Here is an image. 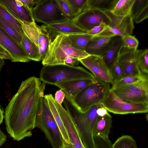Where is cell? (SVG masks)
I'll return each mask as SVG.
<instances>
[{"label":"cell","instance_id":"1","mask_svg":"<svg viewBox=\"0 0 148 148\" xmlns=\"http://www.w3.org/2000/svg\"><path fill=\"white\" fill-rule=\"evenodd\" d=\"M41 82L34 76L23 81L5 109L6 128L15 140L32 135L40 99L44 97L45 90L46 84Z\"/></svg>","mask_w":148,"mask_h":148},{"label":"cell","instance_id":"2","mask_svg":"<svg viewBox=\"0 0 148 148\" xmlns=\"http://www.w3.org/2000/svg\"><path fill=\"white\" fill-rule=\"evenodd\" d=\"M65 109L73 118L77 129L83 145L85 148H95L93 131L98 117L97 110L103 106L101 104L95 105L87 112H79L65 96Z\"/></svg>","mask_w":148,"mask_h":148},{"label":"cell","instance_id":"3","mask_svg":"<svg viewBox=\"0 0 148 148\" xmlns=\"http://www.w3.org/2000/svg\"><path fill=\"white\" fill-rule=\"evenodd\" d=\"M50 40L48 49L42 60L43 66L64 64L65 59L70 56L79 60L90 55L85 51L72 47L68 35L56 34Z\"/></svg>","mask_w":148,"mask_h":148},{"label":"cell","instance_id":"4","mask_svg":"<svg viewBox=\"0 0 148 148\" xmlns=\"http://www.w3.org/2000/svg\"><path fill=\"white\" fill-rule=\"evenodd\" d=\"M40 79L45 84H56L72 80L89 79L95 77L91 73L80 66L65 64L43 66L40 74Z\"/></svg>","mask_w":148,"mask_h":148},{"label":"cell","instance_id":"5","mask_svg":"<svg viewBox=\"0 0 148 148\" xmlns=\"http://www.w3.org/2000/svg\"><path fill=\"white\" fill-rule=\"evenodd\" d=\"M110 84L95 78L73 100L69 99L79 112L85 113L93 106L101 103L110 92Z\"/></svg>","mask_w":148,"mask_h":148},{"label":"cell","instance_id":"6","mask_svg":"<svg viewBox=\"0 0 148 148\" xmlns=\"http://www.w3.org/2000/svg\"><path fill=\"white\" fill-rule=\"evenodd\" d=\"M35 127L43 132L52 148H61L64 140L44 97L40 99Z\"/></svg>","mask_w":148,"mask_h":148},{"label":"cell","instance_id":"7","mask_svg":"<svg viewBox=\"0 0 148 148\" xmlns=\"http://www.w3.org/2000/svg\"><path fill=\"white\" fill-rule=\"evenodd\" d=\"M110 90L123 100L148 105V77L134 83L115 84Z\"/></svg>","mask_w":148,"mask_h":148},{"label":"cell","instance_id":"8","mask_svg":"<svg viewBox=\"0 0 148 148\" xmlns=\"http://www.w3.org/2000/svg\"><path fill=\"white\" fill-rule=\"evenodd\" d=\"M34 20L46 25L69 20L63 12L56 0H41L33 8Z\"/></svg>","mask_w":148,"mask_h":148},{"label":"cell","instance_id":"9","mask_svg":"<svg viewBox=\"0 0 148 148\" xmlns=\"http://www.w3.org/2000/svg\"><path fill=\"white\" fill-rule=\"evenodd\" d=\"M101 104L108 111L114 114L146 113L148 111V105L123 100L110 90L108 95Z\"/></svg>","mask_w":148,"mask_h":148},{"label":"cell","instance_id":"10","mask_svg":"<svg viewBox=\"0 0 148 148\" xmlns=\"http://www.w3.org/2000/svg\"><path fill=\"white\" fill-rule=\"evenodd\" d=\"M22 28L24 34L38 47L42 60L48 49L50 38L45 26H39L35 22L23 23Z\"/></svg>","mask_w":148,"mask_h":148},{"label":"cell","instance_id":"11","mask_svg":"<svg viewBox=\"0 0 148 148\" xmlns=\"http://www.w3.org/2000/svg\"><path fill=\"white\" fill-rule=\"evenodd\" d=\"M111 20L108 28L103 33L122 37L132 35L134 26L131 13L125 16L114 14L110 11L105 12Z\"/></svg>","mask_w":148,"mask_h":148},{"label":"cell","instance_id":"12","mask_svg":"<svg viewBox=\"0 0 148 148\" xmlns=\"http://www.w3.org/2000/svg\"><path fill=\"white\" fill-rule=\"evenodd\" d=\"M73 21L79 27L87 32L102 23L109 25L111 22L105 12L89 9L84 10L74 18Z\"/></svg>","mask_w":148,"mask_h":148},{"label":"cell","instance_id":"13","mask_svg":"<svg viewBox=\"0 0 148 148\" xmlns=\"http://www.w3.org/2000/svg\"><path fill=\"white\" fill-rule=\"evenodd\" d=\"M79 62L96 78L109 83L112 85L114 84L110 70L100 57L90 55L79 60Z\"/></svg>","mask_w":148,"mask_h":148},{"label":"cell","instance_id":"14","mask_svg":"<svg viewBox=\"0 0 148 148\" xmlns=\"http://www.w3.org/2000/svg\"><path fill=\"white\" fill-rule=\"evenodd\" d=\"M0 45L10 55L12 62H26L31 60L22 45L8 36L0 27Z\"/></svg>","mask_w":148,"mask_h":148},{"label":"cell","instance_id":"15","mask_svg":"<svg viewBox=\"0 0 148 148\" xmlns=\"http://www.w3.org/2000/svg\"><path fill=\"white\" fill-rule=\"evenodd\" d=\"M116 36L104 34L95 36L88 43L84 51L89 55L101 57L110 47Z\"/></svg>","mask_w":148,"mask_h":148},{"label":"cell","instance_id":"16","mask_svg":"<svg viewBox=\"0 0 148 148\" xmlns=\"http://www.w3.org/2000/svg\"><path fill=\"white\" fill-rule=\"evenodd\" d=\"M0 3L13 16L22 23L35 22L32 10L20 0H0Z\"/></svg>","mask_w":148,"mask_h":148},{"label":"cell","instance_id":"17","mask_svg":"<svg viewBox=\"0 0 148 148\" xmlns=\"http://www.w3.org/2000/svg\"><path fill=\"white\" fill-rule=\"evenodd\" d=\"M56 104L68 134L71 143L74 148H83V145L79 132L71 116L62 105L59 104L56 102Z\"/></svg>","mask_w":148,"mask_h":148},{"label":"cell","instance_id":"18","mask_svg":"<svg viewBox=\"0 0 148 148\" xmlns=\"http://www.w3.org/2000/svg\"><path fill=\"white\" fill-rule=\"evenodd\" d=\"M136 49L123 47L120 51L117 61L122 69L123 77L143 73L137 63L135 57Z\"/></svg>","mask_w":148,"mask_h":148},{"label":"cell","instance_id":"19","mask_svg":"<svg viewBox=\"0 0 148 148\" xmlns=\"http://www.w3.org/2000/svg\"><path fill=\"white\" fill-rule=\"evenodd\" d=\"M94 79L72 80L58 83L55 86L60 88L70 101H72L82 90L91 84Z\"/></svg>","mask_w":148,"mask_h":148},{"label":"cell","instance_id":"20","mask_svg":"<svg viewBox=\"0 0 148 148\" xmlns=\"http://www.w3.org/2000/svg\"><path fill=\"white\" fill-rule=\"evenodd\" d=\"M49 32L60 34L66 35L86 34L87 32L82 29L74 22L73 20L67 21L48 25H45Z\"/></svg>","mask_w":148,"mask_h":148},{"label":"cell","instance_id":"21","mask_svg":"<svg viewBox=\"0 0 148 148\" xmlns=\"http://www.w3.org/2000/svg\"><path fill=\"white\" fill-rule=\"evenodd\" d=\"M122 47V37L117 36L110 47L101 57L109 70L117 60Z\"/></svg>","mask_w":148,"mask_h":148},{"label":"cell","instance_id":"22","mask_svg":"<svg viewBox=\"0 0 148 148\" xmlns=\"http://www.w3.org/2000/svg\"><path fill=\"white\" fill-rule=\"evenodd\" d=\"M49 109L59 127L64 141L71 143L66 129L60 117L57 108L54 98L51 94L44 95Z\"/></svg>","mask_w":148,"mask_h":148},{"label":"cell","instance_id":"23","mask_svg":"<svg viewBox=\"0 0 148 148\" xmlns=\"http://www.w3.org/2000/svg\"><path fill=\"white\" fill-rule=\"evenodd\" d=\"M112 123V117L110 114L103 117L98 116L93 129V136L108 138Z\"/></svg>","mask_w":148,"mask_h":148},{"label":"cell","instance_id":"24","mask_svg":"<svg viewBox=\"0 0 148 148\" xmlns=\"http://www.w3.org/2000/svg\"><path fill=\"white\" fill-rule=\"evenodd\" d=\"M21 44L31 60L36 61L42 60L38 47L24 33Z\"/></svg>","mask_w":148,"mask_h":148},{"label":"cell","instance_id":"25","mask_svg":"<svg viewBox=\"0 0 148 148\" xmlns=\"http://www.w3.org/2000/svg\"><path fill=\"white\" fill-rule=\"evenodd\" d=\"M117 0H88L87 9L99 10L103 12L111 11Z\"/></svg>","mask_w":148,"mask_h":148},{"label":"cell","instance_id":"26","mask_svg":"<svg viewBox=\"0 0 148 148\" xmlns=\"http://www.w3.org/2000/svg\"><path fill=\"white\" fill-rule=\"evenodd\" d=\"M94 36L86 33L68 36L72 47L77 49L84 51L88 42Z\"/></svg>","mask_w":148,"mask_h":148},{"label":"cell","instance_id":"27","mask_svg":"<svg viewBox=\"0 0 148 148\" xmlns=\"http://www.w3.org/2000/svg\"><path fill=\"white\" fill-rule=\"evenodd\" d=\"M135 0H117L115 6L110 11L114 14L125 16L131 14Z\"/></svg>","mask_w":148,"mask_h":148},{"label":"cell","instance_id":"28","mask_svg":"<svg viewBox=\"0 0 148 148\" xmlns=\"http://www.w3.org/2000/svg\"><path fill=\"white\" fill-rule=\"evenodd\" d=\"M0 16L8 22L22 36L24 33L21 22L11 14L0 3Z\"/></svg>","mask_w":148,"mask_h":148},{"label":"cell","instance_id":"29","mask_svg":"<svg viewBox=\"0 0 148 148\" xmlns=\"http://www.w3.org/2000/svg\"><path fill=\"white\" fill-rule=\"evenodd\" d=\"M136 59L138 68L140 72L148 74V49L136 50Z\"/></svg>","mask_w":148,"mask_h":148},{"label":"cell","instance_id":"30","mask_svg":"<svg viewBox=\"0 0 148 148\" xmlns=\"http://www.w3.org/2000/svg\"><path fill=\"white\" fill-rule=\"evenodd\" d=\"M0 27L8 36L20 45L22 36L8 22L0 16Z\"/></svg>","mask_w":148,"mask_h":148},{"label":"cell","instance_id":"31","mask_svg":"<svg viewBox=\"0 0 148 148\" xmlns=\"http://www.w3.org/2000/svg\"><path fill=\"white\" fill-rule=\"evenodd\" d=\"M112 148H138L135 140L131 136L123 135L112 145Z\"/></svg>","mask_w":148,"mask_h":148},{"label":"cell","instance_id":"32","mask_svg":"<svg viewBox=\"0 0 148 148\" xmlns=\"http://www.w3.org/2000/svg\"><path fill=\"white\" fill-rule=\"evenodd\" d=\"M74 18L87 8L88 0H67Z\"/></svg>","mask_w":148,"mask_h":148},{"label":"cell","instance_id":"33","mask_svg":"<svg viewBox=\"0 0 148 148\" xmlns=\"http://www.w3.org/2000/svg\"><path fill=\"white\" fill-rule=\"evenodd\" d=\"M147 8L148 0H135L131 12L133 19H135Z\"/></svg>","mask_w":148,"mask_h":148},{"label":"cell","instance_id":"34","mask_svg":"<svg viewBox=\"0 0 148 148\" xmlns=\"http://www.w3.org/2000/svg\"><path fill=\"white\" fill-rule=\"evenodd\" d=\"M121 37L123 47L131 49H137L139 42L135 36L128 35Z\"/></svg>","mask_w":148,"mask_h":148},{"label":"cell","instance_id":"35","mask_svg":"<svg viewBox=\"0 0 148 148\" xmlns=\"http://www.w3.org/2000/svg\"><path fill=\"white\" fill-rule=\"evenodd\" d=\"M147 77H148V74H145L143 73L129 75L123 77L119 81L115 84L134 83L138 82Z\"/></svg>","mask_w":148,"mask_h":148},{"label":"cell","instance_id":"36","mask_svg":"<svg viewBox=\"0 0 148 148\" xmlns=\"http://www.w3.org/2000/svg\"><path fill=\"white\" fill-rule=\"evenodd\" d=\"M109 70L114 84L118 82L123 77L122 69L117 60Z\"/></svg>","mask_w":148,"mask_h":148},{"label":"cell","instance_id":"37","mask_svg":"<svg viewBox=\"0 0 148 148\" xmlns=\"http://www.w3.org/2000/svg\"><path fill=\"white\" fill-rule=\"evenodd\" d=\"M61 10L66 17L70 20H73L74 16L71 8L67 0H56Z\"/></svg>","mask_w":148,"mask_h":148},{"label":"cell","instance_id":"38","mask_svg":"<svg viewBox=\"0 0 148 148\" xmlns=\"http://www.w3.org/2000/svg\"><path fill=\"white\" fill-rule=\"evenodd\" d=\"M95 148H112V143L109 138L93 136Z\"/></svg>","mask_w":148,"mask_h":148},{"label":"cell","instance_id":"39","mask_svg":"<svg viewBox=\"0 0 148 148\" xmlns=\"http://www.w3.org/2000/svg\"><path fill=\"white\" fill-rule=\"evenodd\" d=\"M109 27V25L105 23L96 26L88 31L87 34L93 36L99 35L106 30Z\"/></svg>","mask_w":148,"mask_h":148},{"label":"cell","instance_id":"40","mask_svg":"<svg viewBox=\"0 0 148 148\" xmlns=\"http://www.w3.org/2000/svg\"><path fill=\"white\" fill-rule=\"evenodd\" d=\"M65 96V93L61 89L57 90L55 94L54 98L56 102L59 104L62 105Z\"/></svg>","mask_w":148,"mask_h":148},{"label":"cell","instance_id":"41","mask_svg":"<svg viewBox=\"0 0 148 148\" xmlns=\"http://www.w3.org/2000/svg\"><path fill=\"white\" fill-rule=\"evenodd\" d=\"M79 60L76 58L68 57L65 60L64 64L71 66H74L78 64L79 63Z\"/></svg>","mask_w":148,"mask_h":148},{"label":"cell","instance_id":"42","mask_svg":"<svg viewBox=\"0 0 148 148\" xmlns=\"http://www.w3.org/2000/svg\"><path fill=\"white\" fill-rule=\"evenodd\" d=\"M20 0L22 3L27 6L28 8L31 10H32L34 6L35 5H36L39 3L41 0Z\"/></svg>","mask_w":148,"mask_h":148},{"label":"cell","instance_id":"43","mask_svg":"<svg viewBox=\"0 0 148 148\" xmlns=\"http://www.w3.org/2000/svg\"><path fill=\"white\" fill-rule=\"evenodd\" d=\"M0 57L3 59H11L8 53L0 45Z\"/></svg>","mask_w":148,"mask_h":148},{"label":"cell","instance_id":"44","mask_svg":"<svg viewBox=\"0 0 148 148\" xmlns=\"http://www.w3.org/2000/svg\"><path fill=\"white\" fill-rule=\"evenodd\" d=\"M97 113L99 116L103 117L109 114L107 110L103 106L98 108L97 110Z\"/></svg>","mask_w":148,"mask_h":148},{"label":"cell","instance_id":"45","mask_svg":"<svg viewBox=\"0 0 148 148\" xmlns=\"http://www.w3.org/2000/svg\"><path fill=\"white\" fill-rule=\"evenodd\" d=\"M7 140V136L0 128V147Z\"/></svg>","mask_w":148,"mask_h":148},{"label":"cell","instance_id":"46","mask_svg":"<svg viewBox=\"0 0 148 148\" xmlns=\"http://www.w3.org/2000/svg\"><path fill=\"white\" fill-rule=\"evenodd\" d=\"M61 148H74L71 143H68L64 141Z\"/></svg>","mask_w":148,"mask_h":148},{"label":"cell","instance_id":"47","mask_svg":"<svg viewBox=\"0 0 148 148\" xmlns=\"http://www.w3.org/2000/svg\"><path fill=\"white\" fill-rule=\"evenodd\" d=\"M3 112V111L1 109L0 106V124L2 123L3 119L4 118Z\"/></svg>","mask_w":148,"mask_h":148},{"label":"cell","instance_id":"48","mask_svg":"<svg viewBox=\"0 0 148 148\" xmlns=\"http://www.w3.org/2000/svg\"><path fill=\"white\" fill-rule=\"evenodd\" d=\"M5 63L4 59L0 57V71L1 70L2 66Z\"/></svg>","mask_w":148,"mask_h":148},{"label":"cell","instance_id":"49","mask_svg":"<svg viewBox=\"0 0 148 148\" xmlns=\"http://www.w3.org/2000/svg\"><path fill=\"white\" fill-rule=\"evenodd\" d=\"M83 148H85L84 146L83 145Z\"/></svg>","mask_w":148,"mask_h":148}]
</instances>
